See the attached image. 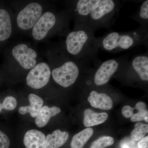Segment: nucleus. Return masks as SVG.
Wrapping results in <instances>:
<instances>
[{
    "instance_id": "f257e3e1",
    "label": "nucleus",
    "mask_w": 148,
    "mask_h": 148,
    "mask_svg": "<svg viewBox=\"0 0 148 148\" xmlns=\"http://www.w3.org/2000/svg\"><path fill=\"white\" fill-rule=\"evenodd\" d=\"M66 45L68 53L75 57L77 61L84 66L100 64L94 32L85 24H77L75 30L67 35Z\"/></svg>"
},
{
    "instance_id": "f03ea898",
    "label": "nucleus",
    "mask_w": 148,
    "mask_h": 148,
    "mask_svg": "<svg viewBox=\"0 0 148 148\" xmlns=\"http://www.w3.org/2000/svg\"><path fill=\"white\" fill-rule=\"evenodd\" d=\"M98 49L111 53H117L143 45L148 48V29L139 28L126 32H111L96 38Z\"/></svg>"
},
{
    "instance_id": "7ed1b4c3",
    "label": "nucleus",
    "mask_w": 148,
    "mask_h": 148,
    "mask_svg": "<svg viewBox=\"0 0 148 148\" xmlns=\"http://www.w3.org/2000/svg\"><path fill=\"white\" fill-rule=\"evenodd\" d=\"M121 7L116 0H99L81 24H85L95 33L101 28L110 29L117 18Z\"/></svg>"
},
{
    "instance_id": "20e7f679",
    "label": "nucleus",
    "mask_w": 148,
    "mask_h": 148,
    "mask_svg": "<svg viewBox=\"0 0 148 148\" xmlns=\"http://www.w3.org/2000/svg\"><path fill=\"white\" fill-rule=\"evenodd\" d=\"M128 61V56H124L100 63L93 75L94 84L98 86L107 84L113 76L120 71Z\"/></svg>"
},
{
    "instance_id": "39448f33",
    "label": "nucleus",
    "mask_w": 148,
    "mask_h": 148,
    "mask_svg": "<svg viewBox=\"0 0 148 148\" xmlns=\"http://www.w3.org/2000/svg\"><path fill=\"white\" fill-rule=\"evenodd\" d=\"M82 66L84 67L77 61H65L61 66L52 71V77L54 81L62 87H70L77 81Z\"/></svg>"
},
{
    "instance_id": "423d86ee",
    "label": "nucleus",
    "mask_w": 148,
    "mask_h": 148,
    "mask_svg": "<svg viewBox=\"0 0 148 148\" xmlns=\"http://www.w3.org/2000/svg\"><path fill=\"white\" fill-rule=\"evenodd\" d=\"M42 8L39 4L32 3L26 6L18 14L16 18L20 29L28 30L34 27L41 16Z\"/></svg>"
},
{
    "instance_id": "0eeeda50",
    "label": "nucleus",
    "mask_w": 148,
    "mask_h": 148,
    "mask_svg": "<svg viewBox=\"0 0 148 148\" xmlns=\"http://www.w3.org/2000/svg\"><path fill=\"white\" fill-rule=\"evenodd\" d=\"M50 67L45 62L40 63L32 68L27 77V83L34 89H38L46 85L51 76Z\"/></svg>"
},
{
    "instance_id": "6e6552de",
    "label": "nucleus",
    "mask_w": 148,
    "mask_h": 148,
    "mask_svg": "<svg viewBox=\"0 0 148 148\" xmlns=\"http://www.w3.org/2000/svg\"><path fill=\"white\" fill-rule=\"evenodd\" d=\"M12 55L24 69H31L36 64L37 54L34 50L24 44L15 46L12 51Z\"/></svg>"
},
{
    "instance_id": "1a4fd4ad",
    "label": "nucleus",
    "mask_w": 148,
    "mask_h": 148,
    "mask_svg": "<svg viewBox=\"0 0 148 148\" xmlns=\"http://www.w3.org/2000/svg\"><path fill=\"white\" fill-rule=\"evenodd\" d=\"M56 21L54 14L50 12L44 13L33 27L32 35L34 38L37 40L44 38L48 32L54 27Z\"/></svg>"
},
{
    "instance_id": "9d476101",
    "label": "nucleus",
    "mask_w": 148,
    "mask_h": 148,
    "mask_svg": "<svg viewBox=\"0 0 148 148\" xmlns=\"http://www.w3.org/2000/svg\"><path fill=\"white\" fill-rule=\"evenodd\" d=\"M87 99L91 106L95 108L107 110L113 107L112 98L105 92H99L96 90H92Z\"/></svg>"
},
{
    "instance_id": "9b49d317",
    "label": "nucleus",
    "mask_w": 148,
    "mask_h": 148,
    "mask_svg": "<svg viewBox=\"0 0 148 148\" xmlns=\"http://www.w3.org/2000/svg\"><path fill=\"white\" fill-rule=\"evenodd\" d=\"M24 144L26 148H47L46 137L39 130H31L24 135Z\"/></svg>"
},
{
    "instance_id": "f8f14e48",
    "label": "nucleus",
    "mask_w": 148,
    "mask_h": 148,
    "mask_svg": "<svg viewBox=\"0 0 148 148\" xmlns=\"http://www.w3.org/2000/svg\"><path fill=\"white\" fill-rule=\"evenodd\" d=\"M29 100L30 105L20 107L18 112L23 115L29 113L32 117H36L42 108L43 101L39 96L33 93L29 95Z\"/></svg>"
},
{
    "instance_id": "ddd939ff",
    "label": "nucleus",
    "mask_w": 148,
    "mask_h": 148,
    "mask_svg": "<svg viewBox=\"0 0 148 148\" xmlns=\"http://www.w3.org/2000/svg\"><path fill=\"white\" fill-rule=\"evenodd\" d=\"M99 0H79L77 1L75 11L76 13L78 24L82 23L91 9Z\"/></svg>"
},
{
    "instance_id": "4468645a",
    "label": "nucleus",
    "mask_w": 148,
    "mask_h": 148,
    "mask_svg": "<svg viewBox=\"0 0 148 148\" xmlns=\"http://www.w3.org/2000/svg\"><path fill=\"white\" fill-rule=\"evenodd\" d=\"M61 112V109L55 106L49 108L45 106L42 107L36 117L35 123L39 127L45 126L48 123L51 118L55 116Z\"/></svg>"
},
{
    "instance_id": "2eb2a0df",
    "label": "nucleus",
    "mask_w": 148,
    "mask_h": 148,
    "mask_svg": "<svg viewBox=\"0 0 148 148\" xmlns=\"http://www.w3.org/2000/svg\"><path fill=\"white\" fill-rule=\"evenodd\" d=\"M108 118V115L107 113H97L91 109H86L84 112V125L86 127H92L102 124Z\"/></svg>"
},
{
    "instance_id": "dca6fc26",
    "label": "nucleus",
    "mask_w": 148,
    "mask_h": 148,
    "mask_svg": "<svg viewBox=\"0 0 148 148\" xmlns=\"http://www.w3.org/2000/svg\"><path fill=\"white\" fill-rule=\"evenodd\" d=\"M69 138V134L66 131L62 132L56 130L51 134L46 137L47 148H59L64 145Z\"/></svg>"
},
{
    "instance_id": "f3484780",
    "label": "nucleus",
    "mask_w": 148,
    "mask_h": 148,
    "mask_svg": "<svg viewBox=\"0 0 148 148\" xmlns=\"http://www.w3.org/2000/svg\"><path fill=\"white\" fill-rule=\"evenodd\" d=\"M11 33V22L9 14L5 10L0 9V41L7 40Z\"/></svg>"
},
{
    "instance_id": "a211bd4d",
    "label": "nucleus",
    "mask_w": 148,
    "mask_h": 148,
    "mask_svg": "<svg viewBox=\"0 0 148 148\" xmlns=\"http://www.w3.org/2000/svg\"><path fill=\"white\" fill-rule=\"evenodd\" d=\"M130 17L137 21L140 28L148 29V1H144L138 10Z\"/></svg>"
},
{
    "instance_id": "6ab92c4d",
    "label": "nucleus",
    "mask_w": 148,
    "mask_h": 148,
    "mask_svg": "<svg viewBox=\"0 0 148 148\" xmlns=\"http://www.w3.org/2000/svg\"><path fill=\"white\" fill-rule=\"evenodd\" d=\"M93 134V129L91 127H87L75 134L71 142V148H83Z\"/></svg>"
},
{
    "instance_id": "aec40b11",
    "label": "nucleus",
    "mask_w": 148,
    "mask_h": 148,
    "mask_svg": "<svg viewBox=\"0 0 148 148\" xmlns=\"http://www.w3.org/2000/svg\"><path fill=\"white\" fill-rule=\"evenodd\" d=\"M134 127L135 129L130 133V138L134 142H138L148 133V125L138 122L135 123Z\"/></svg>"
},
{
    "instance_id": "412c9836",
    "label": "nucleus",
    "mask_w": 148,
    "mask_h": 148,
    "mask_svg": "<svg viewBox=\"0 0 148 148\" xmlns=\"http://www.w3.org/2000/svg\"><path fill=\"white\" fill-rule=\"evenodd\" d=\"M136 106L138 110L137 113L134 114L131 117L130 120L132 122L143 121L148 115V111L146 103L143 102H139L136 104Z\"/></svg>"
},
{
    "instance_id": "4be33fe9",
    "label": "nucleus",
    "mask_w": 148,
    "mask_h": 148,
    "mask_svg": "<svg viewBox=\"0 0 148 148\" xmlns=\"http://www.w3.org/2000/svg\"><path fill=\"white\" fill-rule=\"evenodd\" d=\"M114 140L110 136H103L92 143L90 148H105L113 145Z\"/></svg>"
},
{
    "instance_id": "5701e85b",
    "label": "nucleus",
    "mask_w": 148,
    "mask_h": 148,
    "mask_svg": "<svg viewBox=\"0 0 148 148\" xmlns=\"http://www.w3.org/2000/svg\"><path fill=\"white\" fill-rule=\"evenodd\" d=\"M2 105L3 109L9 111L13 110L16 108L17 102L14 97L8 96L4 99Z\"/></svg>"
},
{
    "instance_id": "b1692460",
    "label": "nucleus",
    "mask_w": 148,
    "mask_h": 148,
    "mask_svg": "<svg viewBox=\"0 0 148 148\" xmlns=\"http://www.w3.org/2000/svg\"><path fill=\"white\" fill-rule=\"evenodd\" d=\"M10 145V141L8 137L0 130V148H9Z\"/></svg>"
},
{
    "instance_id": "393cba45",
    "label": "nucleus",
    "mask_w": 148,
    "mask_h": 148,
    "mask_svg": "<svg viewBox=\"0 0 148 148\" xmlns=\"http://www.w3.org/2000/svg\"><path fill=\"white\" fill-rule=\"evenodd\" d=\"M122 113L126 118H131L132 116V107L129 106H124L122 110Z\"/></svg>"
},
{
    "instance_id": "a878e982",
    "label": "nucleus",
    "mask_w": 148,
    "mask_h": 148,
    "mask_svg": "<svg viewBox=\"0 0 148 148\" xmlns=\"http://www.w3.org/2000/svg\"><path fill=\"white\" fill-rule=\"evenodd\" d=\"M137 147L138 148H148V136L144 137L139 141Z\"/></svg>"
},
{
    "instance_id": "bb28decb",
    "label": "nucleus",
    "mask_w": 148,
    "mask_h": 148,
    "mask_svg": "<svg viewBox=\"0 0 148 148\" xmlns=\"http://www.w3.org/2000/svg\"><path fill=\"white\" fill-rule=\"evenodd\" d=\"M122 148H133V147H130L129 145H127L126 143H124L122 145Z\"/></svg>"
},
{
    "instance_id": "cd10ccee",
    "label": "nucleus",
    "mask_w": 148,
    "mask_h": 148,
    "mask_svg": "<svg viewBox=\"0 0 148 148\" xmlns=\"http://www.w3.org/2000/svg\"><path fill=\"white\" fill-rule=\"evenodd\" d=\"M2 109H3L2 105L0 103V113L1 112Z\"/></svg>"
},
{
    "instance_id": "c85d7f7f",
    "label": "nucleus",
    "mask_w": 148,
    "mask_h": 148,
    "mask_svg": "<svg viewBox=\"0 0 148 148\" xmlns=\"http://www.w3.org/2000/svg\"><path fill=\"white\" fill-rule=\"evenodd\" d=\"M148 116L146 117L145 118V120H144L146 122L148 123Z\"/></svg>"
}]
</instances>
